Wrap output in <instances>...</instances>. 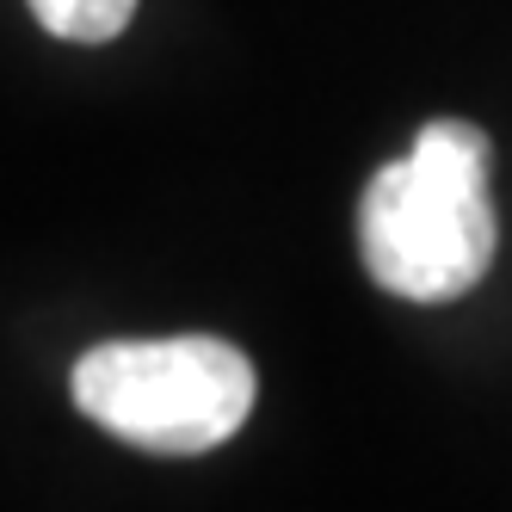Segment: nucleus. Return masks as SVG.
Masks as SVG:
<instances>
[{
  "instance_id": "nucleus-1",
  "label": "nucleus",
  "mask_w": 512,
  "mask_h": 512,
  "mask_svg": "<svg viewBox=\"0 0 512 512\" xmlns=\"http://www.w3.org/2000/svg\"><path fill=\"white\" fill-rule=\"evenodd\" d=\"M494 142L469 118H432L358 204V253L389 297L451 303L494 266L500 216L488 192Z\"/></svg>"
},
{
  "instance_id": "nucleus-2",
  "label": "nucleus",
  "mask_w": 512,
  "mask_h": 512,
  "mask_svg": "<svg viewBox=\"0 0 512 512\" xmlns=\"http://www.w3.org/2000/svg\"><path fill=\"white\" fill-rule=\"evenodd\" d=\"M75 408L149 457H204L247 426L260 377L216 334L105 340L75 358Z\"/></svg>"
},
{
  "instance_id": "nucleus-3",
  "label": "nucleus",
  "mask_w": 512,
  "mask_h": 512,
  "mask_svg": "<svg viewBox=\"0 0 512 512\" xmlns=\"http://www.w3.org/2000/svg\"><path fill=\"white\" fill-rule=\"evenodd\" d=\"M31 13L62 44H112L130 25L136 0H31Z\"/></svg>"
}]
</instances>
